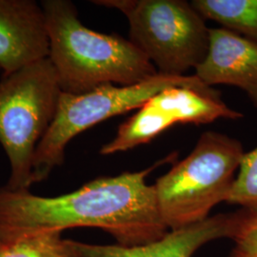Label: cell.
Instances as JSON below:
<instances>
[{"instance_id":"52a82bcc","label":"cell","mask_w":257,"mask_h":257,"mask_svg":"<svg viewBox=\"0 0 257 257\" xmlns=\"http://www.w3.org/2000/svg\"><path fill=\"white\" fill-rule=\"evenodd\" d=\"M242 117L241 112L222 101L217 91L206 92L187 87H172L158 92L124 121L115 137L103 145L99 153L110 156L132 150L149 143L175 124L200 125L219 118Z\"/></svg>"},{"instance_id":"8fae6325","label":"cell","mask_w":257,"mask_h":257,"mask_svg":"<svg viewBox=\"0 0 257 257\" xmlns=\"http://www.w3.org/2000/svg\"><path fill=\"white\" fill-rule=\"evenodd\" d=\"M192 5L203 19L257 43V0H194Z\"/></svg>"},{"instance_id":"ba28073f","label":"cell","mask_w":257,"mask_h":257,"mask_svg":"<svg viewBox=\"0 0 257 257\" xmlns=\"http://www.w3.org/2000/svg\"><path fill=\"white\" fill-rule=\"evenodd\" d=\"M50 43L41 3L0 0V69L3 75L48 58Z\"/></svg>"},{"instance_id":"6da1fadb","label":"cell","mask_w":257,"mask_h":257,"mask_svg":"<svg viewBox=\"0 0 257 257\" xmlns=\"http://www.w3.org/2000/svg\"><path fill=\"white\" fill-rule=\"evenodd\" d=\"M104 176L72 193L42 196L0 186V240L4 243L74 228H95L123 247H141L169 231L159 211L155 185L146 178L157 166Z\"/></svg>"},{"instance_id":"277c9868","label":"cell","mask_w":257,"mask_h":257,"mask_svg":"<svg viewBox=\"0 0 257 257\" xmlns=\"http://www.w3.org/2000/svg\"><path fill=\"white\" fill-rule=\"evenodd\" d=\"M244 150L226 135L204 133L193 152L156 181V198L169 230L200 223L227 200Z\"/></svg>"},{"instance_id":"7a4b0ae2","label":"cell","mask_w":257,"mask_h":257,"mask_svg":"<svg viewBox=\"0 0 257 257\" xmlns=\"http://www.w3.org/2000/svg\"><path fill=\"white\" fill-rule=\"evenodd\" d=\"M49 56L61 91L82 94L107 84L128 86L158 71L131 40L83 25L69 0H43Z\"/></svg>"},{"instance_id":"5b68a950","label":"cell","mask_w":257,"mask_h":257,"mask_svg":"<svg viewBox=\"0 0 257 257\" xmlns=\"http://www.w3.org/2000/svg\"><path fill=\"white\" fill-rule=\"evenodd\" d=\"M172 87L216 92L194 74L157 73L141 82L128 86L107 84L82 94L62 92L55 119L37 149L33 184L46 180L55 168L64 163L66 148L76 136L102 121L141 108L158 92Z\"/></svg>"},{"instance_id":"30bf717a","label":"cell","mask_w":257,"mask_h":257,"mask_svg":"<svg viewBox=\"0 0 257 257\" xmlns=\"http://www.w3.org/2000/svg\"><path fill=\"white\" fill-rule=\"evenodd\" d=\"M205 85L240 88L257 107V43L224 28L210 29L208 54L195 74Z\"/></svg>"},{"instance_id":"9c48e42d","label":"cell","mask_w":257,"mask_h":257,"mask_svg":"<svg viewBox=\"0 0 257 257\" xmlns=\"http://www.w3.org/2000/svg\"><path fill=\"white\" fill-rule=\"evenodd\" d=\"M242 211L220 213L180 230H169L163 238L146 246L128 248L117 244L97 245L74 240V247L80 257H192L211 241L232 238Z\"/></svg>"},{"instance_id":"7c38bea8","label":"cell","mask_w":257,"mask_h":257,"mask_svg":"<svg viewBox=\"0 0 257 257\" xmlns=\"http://www.w3.org/2000/svg\"><path fill=\"white\" fill-rule=\"evenodd\" d=\"M2 257L80 256L74 240L63 238L61 232H47L4 243Z\"/></svg>"},{"instance_id":"8992f818","label":"cell","mask_w":257,"mask_h":257,"mask_svg":"<svg viewBox=\"0 0 257 257\" xmlns=\"http://www.w3.org/2000/svg\"><path fill=\"white\" fill-rule=\"evenodd\" d=\"M128 19L130 40L158 73L185 75L208 54L210 29L192 4L183 0H97Z\"/></svg>"},{"instance_id":"9a60e30c","label":"cell","mask_w":257,"mask_h":257,"mask_svg":"<svg viewBox=\"0 0 257 257\" xmlns=\"http://www.w3.org/2000/svg\"><path fill=\"white\" fill-rule=\"evenodd\" d=\"M3 247H4V243L0 240V257H2V252H3Z\"/></svg>"},{"instance_id":"5bb4252c","label":"cell","mask_w":257,"mask_h":257,"mask_svg":"<svg viewBox=\"0 0 257 257\" xmlns=\"http://www.w3.org/2000/svg\"><path fill=\"white\" fill-rule=\"evenodd\" d=\"M228 257H257V211L243 209V215L233 237Z\"/></svg>"},{"instance_id":"4fadbf2b","label":"cell","mask_w":257,"mask_h":257,"mask_svg":"<svg viewBox=\"0 0 257 257\" xmlns=\"http://www.w3.org/2000/svg\"><path fill=\"white\" fill-rule=\"evenodd\" d=\"M226 202L257 211V147L244 154Z\"/></svg>"},{"instance_id":"3957f363","label":"cell","mask_w":257,"mask_h":257,"mask_svg":"<svg viewBox=\"0 0 257 257\" xmlns=\"http://www.w3.org/2000/svg\"><path fill=\"white\" fill-rule=\"evenodd\" d=\"M62 94L49 58L0 79V145L10 163L6 186L30 190L37 149L55 119Z\"/></svg>"}]
</instances>
